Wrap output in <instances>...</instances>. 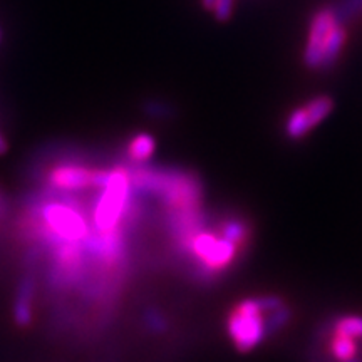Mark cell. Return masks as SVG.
<instances>
[{"label":"cell","mask_w":362,"mask_h":362,"mask_svg":"<svg viewBox=\"0 0 362 362\" xmlns=\"http://www.w3.org/2000/svg\"><path fill=\"white\" fill-rule=\"evenodd\" d=\"M178 250L193 264L194 277L215 280L218 275L232 269L243 250L228 240L220 228H206L203 223Z\"/></svg>","instance_id":"6da1fadb"},{"label":"cell","mask_w":362,"mask_h":362,"mask_svg":"<svg viewBox=\"0 0 362 362\" xmlns=\"http://www.w3.org/2000/svg\"><path fill=\"white\" fill-rule=\"evenodd\" d=\"M143 322L149 330H151V332H163V330L166 329V320L163 319L160 312L153 309H148L144 312Z\"/></svg>","instance_id":"4fadbf2b"},{"label":"cell","mask_w":362,"mask_h":362,"mask_svg":"<svg viewBox=\"0 0 362 362\" xmlns=\"http://www.w3.org/2000/svg\"><path fill=\"white\" fill-rule=\"evenodd\" d=\"M35 288H37V282L33 274L24 275L17 285L16 296H13L12 319L19 329H27L33 325Z\"/></svg>","instance_id":"ba28073f"},{"label":"cell","mask_w":362,"mask_h":362,"mask_svg":"<svg viewBox=\"0 0 362 362\" xmlns=\"http://www.w3.org/2000/svg\"><path fill=\"white\" fill-rule=\"evenodd\" d=\"M339 24L336 13L330 8H322L312 17L309 40H307L304 51V62L309 69H320L325 42H327L330 33Z\"/></svg>","instance_id":"52a82bcc"},{"label":"cell","mask_w":362,"mask_h":362,"mask_svg":"<svg viewBox=\"0 0 362 362\" xmlns=\"http://www.w3.org/2000/svg\"><path fill=\"white\" fill-rule=\"evenodd\" d=\"M214 16L216 21L226 22L232 17L233 12V0H216L214 6Z\"/></svg>","instance_id":"5bb4252c"},{"label":"cell","mask_w":362,"mask_h":362,"mask_svg":"<svg viewBox=\"0 0 362 362\" xmlns=\"http://www.w3.org/2000/svg\"><path fill=\"white\" fill-rule=\"evenodd\" d=\"M332 329L341 334H346V336L349 337H354L357 341H362V315H357V314L339 315L332 322Z\"/></svg>","instance_id":"7c38bea8"},{"label":"cell","mask_w":362,"mask_h":362,"mask_svg":"<svg viewBox=\"0 0 362 362\" xmlns=\"http://www.w3.org/2000/svg\"><path fill=\"white\" fill-rule=\"evenodd\" d=\"M334 110V101L329 96H317L304 106L291 112L285 123V136L292 141L305 138L317 124H320Z\"/></svg>","instance_id":"8992f818"},{"label":"cell","mask_w":362,"mask_h":362,"mask_svg":"<svg viewBox=\"0 0 362 362\" xmlns=\"http://www.w3.org/2000/svg\"><path fill=\"white\" fill-rule=\"evenodd\" d=\"M226 332L238 352H250L260 346L269 332V310L260 297H247L237 302L226 317Z\"/></svg>","instance_id":"3957f363"},{"label":"cell","mask_w":362,"mask_h":362,"mask_svg":"<svg viewBox=\"0 0 362 362\" xmlns=\"http://www.w3.org/2000/svg\"><path fill=\"white\" fill-rule=\"evenodd\" d=\"M216 0H202L203 7L206 8V11H214V6H215Z\"/></svg>","instance_id":"2e32d148"},{"label":"cell","mask_w":362,"mask_h":362,"mask_svg":"<svg viewBox=\"0 0 362 362\" xmlns=\"http://www.w3.org/2000/svg\"><path fill=\"white\" fill-rule=\"evenodd\" d=\"M329 354L334 359V362H351L357 359L359 357V344H357V339L330 329Z\"/></svg>","instance_id":"9c48e42d"},{"label":"cell","mask_w":362,"mask_h":362,"mask_svg":"<svg viewBox=\"0 0 362 362\" xmlns=\"http://www.w3.org/2000/svg\"><path fill=\"white\" fill-rule=\"evenodd\" d=\"M67 200H69V194L61 197L59 200L47 198L42 203H35L27 216L37 220L61 240L84 242L90 233L88 218L81 210L79 203Z\"/></svg>","instance_id":"277c9868"},{"label":"cell","mask_w":362,"mask_h":362,"mask_svg":"<svg viewBox=\"0 0 362 362\" xmlns=\"http://www.w3.org/2000/svg\"><path fill=\"white\" fill-rule=\"evenodd\" d=\"M146 112L153 117H168L171 115V107L160 103H148Z\"/></svg>","instance_id":"9a60e30c"},{"label":"cell","mask_w":362,"mask_h":362,"mask_svg":"<svg viewBox=\"0 0 362 362\" xmlns=\"http://www.w3.org/2000/svg\"><path fill=\"white\" fill-rule=\"evenodd\" d=\"M133 185H131L129 170L124 166L111 168L110 180L99 189L93 208V228L96 232H110V230L123 226L126 220L133 218L134 200Z\"/></svg>","instance_id":"7a4b0ae2"},{"label":"cell","mask_w":362,"mask_h":362,"mask_svg":"<svg viewBox=\"0 0 362 362\" xmlns=\"http://www.w3.org/2000/svg\"><path fill=\"white\" fill-rule=\"evenodd\" d=\"M347 40V33L342 25H336L334 30L330 33L327 42H325L324 54H322V62H320V69H329L336 64V61L341 56L344 45Z\"/></svg>","instance_id":"8fae6325"},{"label":"cell","mask_w":362,"mask_h":362,"mask_svg":"<svg viewBox=\"0 0 362 362\" xmlns=\"http://www.w3.org/2000/svg\"><path fill=\"white\" fill-rule=\"evenodd\" d=\"M351 362H362V359H361V357H357V359H354V361H351Z\"/></svg>","instance_id":"ac0fdd59"},{"label":"cell","mask_w":362,"mask_h":362,"mask_svg":"<svg viewBox=\"0 0 362 362\" xmlns=\"http://www.w3.org/2000/svg\"><path fill=\"white\" fill-rule=\"evenodd\" d=\"M7 141H6V139H4V136L2 134H0V155H4V153H6L7 151Z\"/></svg>","instance_id":"e0dca14e"},{"label":"cell","mask_w":362,"mask_h":362,"mask_svg":"<svg viewBox=\"0 0 362 362\" xmlns=\"http://www.w3.org/2000/svg\"><path fill=\"white\" fill-rule=\"evenodd\" d=\"M111 170L88 168L83 165H57L49 171L47 185L54 192L74 194L86 189H101L110 180Z\"/></svg>","instance_id":"5b68a950"},{"label":"cell","mask_w":362,"mask_h":362,"mask_svg":"<svg viewBox=\"0 0 362 362\" xmlns=\"http://www.w3.org/2000/svg\"><path fill=\"white\" fill-rule=\"evenodd\" d=\"M156 141L149 133H138L129 139L128 148H126V155L128 160L134 165H143L149 158L155 155Z\"/></svg>","instance_id":"30bf717a"}]
</instances>
